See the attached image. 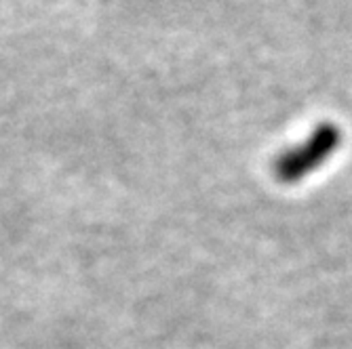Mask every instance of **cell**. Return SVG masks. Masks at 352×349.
Listing matches in <instances>:
<instances>
[{"label": "cell", "instance_id": "obj_1", "mask_svg": "<svg viewBox=\"0 0 352 349\" xmlns=\"http://www.w3.org/2000/svg\"><path fill=\"white\" fill-rule=\"evenodd\" d=\"M342 143V131L333 122H321L298 145L285 149L274 160V177L280 183H298L321 169L338 152Z\"/></svg>", "mask_w": 352, "mask_h": 349}]
</instances>
